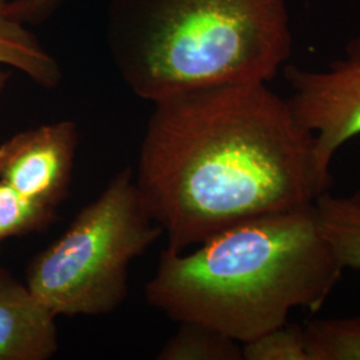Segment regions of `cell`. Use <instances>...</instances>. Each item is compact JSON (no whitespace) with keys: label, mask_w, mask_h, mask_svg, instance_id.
<instances>
[{"label":"cell","mask_w":360,"mask_h":360,"mask_svg":"<svg viewBox=\"0 0 360 360\" xmlns=\"http://www.w3.org/2000/svg\"><path fill=\"white\" fill-rule=\"evenodd\" d=\"M315 210L339 264L360 271V193L339 196L326 191L315 200Z\"/></svg>","instance_id":"9"},{"label":"cell","mask_w":360,"mask_h":360,"mask_svg":"<svg viewBox=\"0 0 360 360\" xmlns=\"http://www.w3.org/2000/svg\"><path fill=\"white\" fill-rule=\"evenodd\" d=\"M267 84L210 86L155 102L135 179L169 248L186 251L328 191L314 135Z\"/></svg>","instance_id":"1"},{"label":"cell","mask_w":360,"mask_h":360,"mask_svg":"<svg viewBox=\"0 0 360 360\" xmlns=\"http://www.w3.org/2000/svg\"><path fill=\"white\" fill-rule=\"evenodd\" d=\"M283 70L291 87L287 102L297 122L314 135L316 166L330 186L335 155L360 135V37L326 70L294 65Z\"/></svg>","instance_id":"5"},{"label":"cell","mask_w":360,"mask_h":360,"mask_svg":"<svg viewBox=\"0 0 360 360\" xmlns=\"http://www.w3.org/2000/svg\"><path fill=\"white\" fill-rule=\"evenodd\" d=\"M159 360H242L243 347L230 336L200 323H179V328L156 354Z\"/></svg>","instance_id":"10"},{"label":"cell","mask_w":360,"mask_h":360,"mask_svg":"<svg viewBox=\"0 0 360 360\" xmlns=\"http://www.w3.org/2000/svg\"><path fill=\"white\" fill-rule=\"evenodd\" d=\"M77 142L72 120L20 131L0 144V180L39 205L56 208L71 184Z\"/></svg>","instance_id":"6"},{"label":"cell","mask_w":360,"mask_h":360,"mask_svg":"<svg viewBox=\"0 0 360 360\" xmlns=\"http://www.w3.org/2000/svg\"><path fill=\"white\" fill-rule=\"evenodd\" d=\"M105 39L126 86L153 103L269 83L292 47L287 0H110Z\"/></svg>","instance_id":"3"},{"label":"cell","mask_w":360,"mask_h":360,"mask_svg":"<svg viewBox=\"0 0 360 360\" xmlns=\"http://www.w3.org/2000/svg\"><path fill=\"white\" fill-rule=\"evenodd\" d=\"M55 215L56 208L39 205L0 180V245L49 227Z\"/></svg>","instance_id":"12"},{"label":"cell","mask_w":360,"mask_h":360,"mask_svg":"<svg viewBox=\"0 0 360 360\" xmlns=\"http://www.w3.org/2000/svg\"><path fill=\"white\" fill-rule=\"evenodd\" d=\"M315 203L248 219L203 243L167 247L144 287L147 303L178 323H200L245 345L318 311L340 281Z\"/></svg>","instance_id":"2"},{"label":"cell","mask_w":360,"mask_h":360,"mask_svg":"<svg viewBox=\"0 0 360 360\" xmlns=\"http://www.w3.org/2000/svg\"><path fill=\"white\" fill-rule=\"evenodd\" d=\"M53 315L26 283L0 267V360H49L59 349Z\"/></svg>","instance_id":"7"},{"label":"cell","mask_w":360,"mask_h":360,"mask_svg":"<svg viewBox=\"0 0 360 360\" xmlns=\"http://www.w3.org/2000/svg\"><path fill=\"white\" fill-rule=\"evenodd\" d=\"M304 335L309 360H360V316L316 319Z\"/></svg>","instance_id":"11"},{"label":"cell","mask_w":360,"mask_h":360,"mask_svg":"<svg viewBox=\"0 0 360 360\" xmlns=\"http://www.w3.org/2000/svg\"><path fill=\"white\" fill-rule=\"evenodd\" d=\"M70 0H8L7 13L25 26H39L50 20Z\"/></svg>","instance_id":"14"},{"label":"cell","mask_w":360,"mask_h":360,"mask_svg":"<svg viewBox=\"0 0 360 360\" xmlns=\"http://www.w3.org/2000/svg\"><path fill=\"white\" fill-rule=\"evenodd\" d=\"M245 360H309L304 326L284 323L242 345Z\"/></svg>","instance_id":"13"},{"label":"cell","mask_w":360,"mask_h":360,"mask_svg":"<svg viewBox=\"0 0 360 360\" xmlns=\"http://www.w3.org/2000/svg\"><path fill=\"white\" fill-rule=\"evenodd\" d=\"M10 79H11V71L6 70V68H3V65H0V98L7 89Z\"/></svg>","instance_id":"15"},{"label":"cell","mask_w":360,"mask_h":360,"mask_svg":"<svg viewBox=\"0 0 360 360\" xmlns=\"http://www.w3.org/2000/svg\"><path fill=\"white\" fill-rule=\"evenodd\" d=\"M8 0H0V65L20 71L37 86L56 89L63 77L58 60L27 26L7 13Z\"/></svg>","instance_id":"8"},{"label":"cell","mask_w":360,"mask_h":360,"mask_svg":"<svg viewBox=\"0 0 360 360\" xmlns=\"http://www.w3.org/2000/svg\"><path fill=\"white\" fill-rule=\"evenodd\" d=\"M162 235L135 175L123 168L32 259L26 284L56 316L108 315L129 296L131 263Z\"/></svg>","instance_id":"4"}]
</instances>
